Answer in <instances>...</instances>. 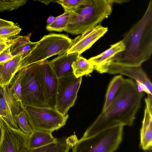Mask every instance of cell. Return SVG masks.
<instances>
[{"mask_svg":"<svg viewBox=\"0 0 152 152\" xmlns=\"http://www.w3.org/2000/svg\"><path fill=\"white\" fill-rule=\"evenodd\" d=\"M144 95V92L138 91L133 79H125L110 105L101 112L81 138L89 137L104 130L119 126H132L141 107Z\"/></svg>","mask_w":152,"mask_h":152,"instance_id":"1","label":"cell"},{"mask_svg":"<svg viewBox=\"0 0 152 152\" xmlns=\"http://www.w3.org/2000/svg\"><path fill=\"white\" fill-rule=\"evenodd\" d=\"M124 50L112 59L119 63L141 66L152 53V0L141 18L131 27L121 40Z\"/></svg>","mask_w":152,"mask_h":152,"instance_id":"2","label":"cell"},{"mask_svg":"<svg viewBox=\"0 0 152 152\" xmlns=\"http://www.w3.org/2000/svg\"><path fill=\"white\" fill-rule=\"evenodd\" d=\"M113 4V0H86L69 12L64 31L73 34H82L97 26L110 15Z\"/></svg>","mask_w":152,"mask_h":152,"instance_id":"3","label":"cell"},{"mask_svg":"<svg viewBox=\"0 0 152 152\" xmlns=\"http://www.w3.org/2000/svg\"><path fill=\"white\" fill-rule=\"evenodd\" d=\"M72 40L64 34H51L45 35L28 55L23 58L20 69L29 65L40 62L56 55L66 53Z\"/></svg>","mask_w":152,"mask_h":152,"instance_id":"4","label":"cell"},{"mask_svg":"<svg viewBox=\"0 0 152 152\" xmlns=\"http://www.w3.org/2000/svg\"><path fill=\"white\" fill-rule=\"evenodd\" d=\"M124 127L115 126L80 138L72 147V152H114L122 141Z\"/></svg>","mask_w":152,"mask_h":152,"instance_id":"5","label":"cell"},{"mask_svg":"<svg viewBox=\"0 0 152 152\" xmlns=\"http://www.w3.org/2000/svg\"><path fill=\"white\" fill-rule=\"evenodd\" d=\"M33 130L52 132L64 126L69 115H63L55 109L20 104Z\"/></svg>","mask_w":152,"mask_h":152,"instance_id":"6","label":"cell"},{"mask_svg":"<svg viewBox=\"0 0 152 152\" xmlns=\"http://www.w3.org/2000/svg\"><path fill=\"white\" fill-rule=\"evenodd\" d=\"M40 62L22 68L21 81V103L40 107L47 106L39 74Z\"/></svg>","mask_w":152,"mask_h":152,"instance_id":"7","label":"cell"},{"mask_svg":"<svg viewBox=\"0 0 152 152\" xmlns=\"http://www.w3.org/2000/svg\"><path fill=\"white\" fill-rule=\"evenodd\" d=\"M82 80V77L77 78L73 74L58 78L55 108L62 115H66L74 105Z\"/></svg>","mask_w":152,"mask_h":152,"instance_id":"8","label":"cell"},{"mask_svg":"<svg viewBox=\"0 0 152 152\" xmlns=\"http://www.w3.org/2000/svg\"><path fill=\"white\" fill-rule=\"evenodd\" d=\"M21 110L20 103L13 97L9 85L0 88V116L7 126L19 130L15 116Z\"/></svg>","mask_w":152,"mask_h":152,"instance_id":"9","label":"cell"},{"mask_svg":"<svg viewBox=\"0 0 152 152\" xmlns=\"http://www.w3.org/2000/svg\"><path fill=\"white\" fill-rule=\"evenodd\" d=\"M38 71L47 106L55 109L58 78L47 60L40 62Z\"/></svg>","mask_w":152,"mask_h":152,"instance_id":"10","label":"cell"},{"mask_svg":"<svg viewBox=\"0 0 152 152\" xmlns=\"http://www.w3.org/2000/svg\"><path fill=\"white\" fill-rule=\"evenodd\" d=\"M108 28L100 24L85 31L72 41L71 47L66 53H78L80 55L90 48L107 31Z\"/></svg>","mask_w":152,"mask_h":152,"instance_id":"11","label":"cell"},{"mask_svg":"<svg viewBox=\"0 0 152 152\" xmlns=\"http://www.w3.org/2000/svg\"><path fill=\"white\" fill-rule=\"evenodd\" d=\"M28 137L20 129H14L5 124L0 152H23L27 148Z\"/></svg>","mask_w":152,"mask_h":152,"instance_id":"12","label":"cell"},{"mask_svg":"<svg viewBox=\"0 0 152 152\" xmlns=\"http://www.w3.org/2000/svg\"><path fill=\"white\" fill-rule=\"evenodd\" d=\"M105 73L111 75L119 74L125 75L142 83L152 94V83L141 66L127 65L113 61L106 67Z\"/></svg>","mask_w":152,"mask_h":152,"instance_id":"13","label":"cell"},{"mask_svg":"<svg viewBox=\"0 0 152 152\" xmlns=\"http://www.w3.org/2000/svg\"><path fill=\"white\" fill-rule=\"evenodd\" d=\"M140 130V146L144 151L149 150L152 145V95L148 94Z\"/></svg>","mask_w":152,"mask_h":152,"instance_id":"14","label":"cell"},{"mask_svg":"<svg viewBox=\"0 0 152 152\" xmlns=\"http://www.w3.org/2000/svg\"><path fill=\"white\" fill-rule=\"evenodd\" d=\"M124 49V44L122 41L120 40L111 45L108 49L101 53L88 60L94 66V69L100 73H105L106 67L112 61L114 56Z\"/></svg>","mask_w":152,"mask_h":152,"instance_id":"15","label":"cell"},{"mask_svg":"<svg viewBox=\"0 0 152 152\" xmlns=\"http://www.w3.org/2000/svg\"><path fill=\"white\" fill-rule=\"evenodd\" d=\"M80 56V55L78 53L68 54L66 53L48 61V62L56 75L59 78L73 74L72 64Z\"/></svg>","mask_w":152,"mask_h":152,"instance_id":"16","label":"cell"},{"mask_svg":"<svg viewBox=\"0 0 152 152\" xmlns=\"http://www.w3.org/2000/svg\"><path fill=\"white\" fill-rule=\"evenodd\" d=\"M21 55L14 56L9 60L0 63V86L9 85L17 72L20 69Z\"/></svg>","mask_w":152,"mask_h":152,"instance_id":"17","label":"cell"},{"mask_svg":"<svg viewBox=\"0 0 152 152\" xmlns=\"http://www.w3.org/2000/svg\"><path fill=\"white\" fill-rule=\"evenodd\" d=\"M78 140L76 136L73 135L67 138L57 139L55 142L40 148H27L22 152H69Z\"/></svg>","mask_w":152,"mask_h":152,"instance_id":"18","label":"cell"},{"mask_svg":"<svg viewBox=\"0 0 152 152\" xmlns=\"http://www.w3.org/2000/svg\"><path fill=\"white\" fill-rule=\"evenodd\" d=\"M57 140V139L53 136L51 132L33 130L32 134L28 137L27 148H40L55 143Z\"/></svg>","mask_w":152,"mask_h":152,"instance_id":"19","label":"cell"},{"mask_svg":"<svg viewBox=\"0 0 152 152\" xmlns=\"http://www.w3.org/2000/svg\"><path fill=\"white\" fill-rule=\"evenodd\" d=\"M124 79L122 75H115L111 80L108 86L102 111L106 110L111 103L122 85Z\"/></svg>","mask_w":152,"mask_h":152,"instance_id":"20","label":"cell"},{"mask_svg":"<svg viewBox=\"0 0 152 152\" xmlns=\"http://www.w3.org/2000/svg\"><path fill=\"white\" fill-rule=\"evenodd\" d=\"M72 68L73 74L77 78L90 74L94 69L88 60L80 56L73 63Z\"/></svg>","mask_w":152,"mask_h":152,"instance_id":"21","label":"cell"},{"mask_svg":"<svg viewBox=\"0 0 152 152\" xmlns=\"http://www.w3.org/2000/svg\"><path fill=\"white\" fill-rule=\"evenodd\" d=\"M23 74V69L21 68L15 74L9 85L13 97L20 104L21 103V81Z\"/></svg>","mask_w":152,"mask_h":152,"instance_id":"22","label":"cell"},{"mask_svg":"<svg viewBox=\"0 0 152 152\" xmlns=\"http://www.w3.org/2000/svg\"><path fill=\"white\" fill-rule=\"evenodd\" d=\"M69 16V12H64L56 17L54 21L50 25L47 26L46 29L49 31L62 32L64 31L67 27Z\"/></svg>","mask_w":152,"mask_h":152,"instance_id":"23","label":"cell"},{"mask_svg":"<svg viewBox=\"0 0 152 152\" xmlns=\"http://www.w3.org/2000/svg\"><path fill=\"white\" fill-rule=\"evenodd\" d=\"M15 119L19 129L28 136H30L33 130L28 122L26 114L22 110L15 116Z\"/></svg>","mask_w":152,"mask_h":152,"instance_id":"24","label":"cell"},{"mask_svg":"<svg viewBox=\"0 0 152 152\" xmlns=\"http://www.w3.org/2000/svg\"><path fill=\"white\" fill-rule=\"evenodd\" d=\"M27 0H0V12L10 11L23 5Z\"/></svg>","mask_w":152,"mask_h":152,"instance_id":"25","label":"cell"},{"mask_svg":"<svg viewBox=\"0 0 152 152\" xmlns=\"http://www.w3.org/2000/svg\"><path fill=\"white\" fill-rule=\"evenodd\" d=\"M31 33L26 36H18L9 40L7 42L10 47L11 52L30 42Z\"/></svg>","mask_w":152,"mask_h":152,"instance_id":"26","label":"cell"},{"mask_svg":"<svg viewBox=\"0 0 152 152\" xmlns=\"http://www.w3.org/2000/svg\"><path fill=\"white\" fill-rule=\"evenodd\" d=\"M21 29L18 26H14L0 28V37L10 39L14 38L20 33Z\"/></svg>","mask_w":152,"mask_h":152,"instance_id":"27","label":"cell"},{"mask_svg":"<svg viewBox=\"0 0 152 152\" xmlns=\"http://www.w3.org/2000/svg\"><path fill=\"white\" fill-rule=\"evenodd\" d=\"M86 0H58L56 2L61 4L63 7L64 12H70L81 4Z\"/></svg>","mask_w":152,"mask_h":152,"instance_id":"28","label":"cell"},{"mask_svg":"<svg viewBox=\"0 0 152 152\" xmlns=\"http://www.w3.org/2000/svg\"><path fill=\"white\" fill-rule=\"evenodd\" d=\"M37 43V42H33L30 41L11 53V55L12 56L20 55L23 58L32 51Z\"/></svg>","mask_w":152,"mask_h":152,"instance_id":"29","label":"cell"},{"mask_svg":"<svg viewBox=\"0 0 152 152\" xmlns=\"http://www.w3.org/2000/svg\"><path fill=\"white\" fill-rule=\"evenodd\" d=\"M13 57L11 55L10 47L8 45L7 47L0 53V63L6 62Z\"/></svg>","mask_w":152,"mask_h":152,"instance_id":"30","label":"cell"},{"mask_svg":"<svg viewBox=\"0 0 152 152\" xmlns=\"http://www.w3.org/2000/svg\"><path fill=\"white\" fill-rule=\"evenodd\" d=\"M15 25V23L12 21H7L0 18V28L11 26Z\"/></svg>","mask_w":152,"mask_h":152,"instance_id":"31","label":"cell"},{"mask_svg":"<svg viewBox=\"0 0 152 152\" xmlns=\"http://www.w3.org/2000/svg\"><path fill=\"white\" fill-rule=\"evenodd\" d=\"M5 124L4 121L0 116V145L3 136L4 127Z\"/></svg>","mask_w":152,"mask_h":152,"instance_id":"32","label":"cell"},{"mask_svg":"<svg viewBox=\"0 0 152 152\" xmlns=\"http://www.w3.org/2000/svg\"><path fill=\"white\" fill-rule=\"evenodd\" d=\"M8 41L0 42V53L7 47L8 44L7 42Z\"/></svg>","mask_w":152,"mask_h":152,"instance_id":"33","label":"cell"},{"mask_svg":"<svg viewBox=\"0 0 152 152\" xmlns=\"http://www.w3.org/2000/svg\"><path fill=\"white\" fill-rule=\"evenodd\" d=\"M56 17L53 16H50L47 20V26H49L54 21Z\"/></svg>","mask_w":152,"mask_h":152,"instance_id":"34","label":"cell"},{"mask_svg":"<svg viewBox=\"0 0 152 152\" xmlns=\"http://www.w3.org/2000/svg\"><path fill=\"white\" fill-rule=\"evenodd\" d=\"M58 0H39V1L47 5L49 3L51 2H56Z\"/></svg>","mask_w":152,"mask_h":152,"instance_id":"35","label":"cell"},{"mask_svg":"<svg viewBox=\"0 0 152 152\" xmlns=\"http://www.w3.org/2000/svg\"><path fill=\"white\" fill-rule=\"evenodd\" d=\"M113 1L114 3H118V4H121L122 3H123L124 2H128L129 1V0H113Z\"/></svg>","mask_w":152,"mask_h":152,"instance_id":"36","label":"cell"},{"mask_svg":"<svg viewBox=\"0 0 152 152\" xmlns=\"http://www.w3.org/2000/svg\"><path fill=\"white\" fill-rule=\"evenodd\" d=\"M9 40L0 37V42H7Z\"/></svg>","mask_w":152,"mask_h":152,"instance_id":"37","label":"cell"},{"mask_svg":"<svg viewBox=\"0 0 152 152\" xmlns=\"http://www.w3.org/2000/svg\"><path fill=\"white\" fill-rule=\"evenodd\" d=\"M149 151H150V152H152V148Z\"/></svg>","mask_w":152,"mask_h":152,"instance_id":"38","label":"cell"},{"mask_svg":"<svg viewBox=\"0 0 152 152\" xmlns=\"http://www.w3.org/2000/svg\"><path fill=\"white\" fill-rule=\"evenodd\" d=\"M1 87V86H0V88Z\"/></svg>","mask_w":152,"mask_h":152,"instance_id":"39","label":"cell"}]
</instances>
